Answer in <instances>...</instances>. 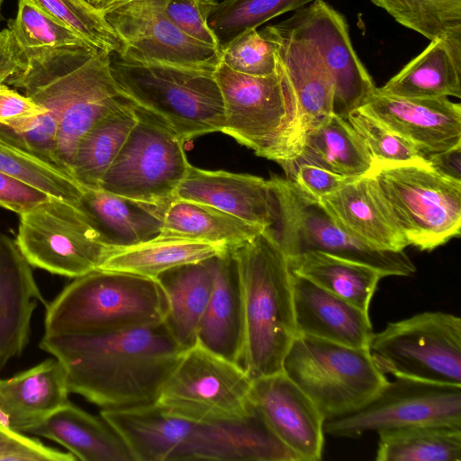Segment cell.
Here are the masks:
<instances>
[{
    "mask_svg": "<svg viewBox=\"0 0 461 461\" xmlns=\"http://www.w3.org/2000/svg\"><path fill=\"white\" fill-rule=\"evenodd\" d=\"M314 0H223L209 18L220 51L241 33L257 29L289 11H296Z\"/></svg>",
    "mask_w": 461,
    "mask_h": 461,
    "instance_id": "39",
    "label": "cell"
},
{
    "mask_svg": "<svg viewBox=\"0 0 461 461\" xmlns=\"http://www.w3.org/2000/svg\"><path fill=\"white\" fill-rule=\"evenodd\" d=\"M110 69L122 94L168 126L185 142L221 131L224 109L213 71L110 53Z\"/></svg>",
    "mask_w": 461,
    "mask_h": 461,
    "instance_id": "5",
    "label": "cell"
},
{
    "mask_svg": "<svg viewBox=\"0 0 461 461\" xmlns=\"http://www.w3.org/2000/svg\"><path fill=\"white\" fill-rule=\"evenodd\" d=\"M215 257L170 268L155 279L167 300L164 324L184 348L196 342V331L214 282Z\"/></svg>",
    "mask_w": 461,
    "mask_h": 461,
    "instance_id": "30",
    "label": "cell"
},
{
    "mask_svg": "<svg viewBox=\"0 0 461 461\" xmlns=\"http://www.w3.org/2000/svg\"><path fill=\"white\" fill-rule=\"evenodd\" d=\"M136 108L137 122L104 175L99 189L168 207L190 163L185 141L162 121Z\"/></svg>",
    "mask_w": 461,
    "mask_h": 461,
    "instance_id": "13",
    "label": "cell"
},
{
    "mask_svg": "<svg viewBox=\"0 0 461 461\" xmlns=\"http://www.w3.org/2000/svg\"><path fill=\"white\" fill-rule=\"evenodd\" d=\"M0 171L47 193L51 197L77 203L83 186L63 168L0 139Z\"/></svg>",
    "mask_w": 461,
    "mask_h": 461,
    "instance_id": "37",
    "label": "cell"
},
{
    "mask_svg": "<svg viewBox=\"0 0 461 461\" xmlns=\"http://www.w3.org/2000/svg\"><path fill=\"white\" fill-rule=\"evenodd\" d=\"M0 423L2 424L1 420H0Z\"/></svg>",
    "mask_w": 461,
    "mask_h": 461,
    "instance_id": "53",
    "label": "cell"
},
{
    "mask_svg": "<svg viewBox=\"0 0 461 461\" xmlns=\"http://www.w3.org/2000/svg\"><path fill=\"white\" fill-rule=\"evenodd\" d=\"M361 108L425 157L461 144V105L446 96L401 97L375 87Z\"/></svg>",
    "mask_w": 461,
    "mask_h": 461,
    "instance_id": "20",
    "label": "cell"
},
{
    "mask_svg": "<svg viewBox=\"0 0 461 461\" xmlns=\"http://www.w3.org/2000/svg\"><path fill=\"white\" fill-rule=\"evenodd\" d=\"M219 2V0H168L166 11L170 20L188 37L220 51L217 40L208 23Z\"/></svg>",
    "mask_w": 461,
    "mask_h": 461,
    "instance_id": "45",
    "label": "cell"
},
{
    "mask_svg": "<svg viewBox=\"0 0 461 461\" xmlns=\"http://www.w3.org/2000/svg\"><path fill=\"white\" fill-rule=\"evenodd\" d=\"M135 106L126 102L99 119L80 140L72 176L86 188L99 189L101 180L137 122Z\"/></svg>",
    "mask_w": 461,
    "mask_h": 461,
    "instance_id": "35",
    "label": "cell"
},
{
    "mask_svg": "<svg viewBox=\"0 0 461 461\" xmlns=\"http://www.w3.org/2000/svg\"><path fill=\"white\" fill-rule=\"evenodd\" d=\"M283 372L313 402L324 419L354 410L387 381L368 348L297 334Z\"/></svg>",
    "mask_w": 461,
    "mask_h": 461,
    "instance_id": "8",
    "label": "cell"
},
{
    "mask_svg": "<svg viewBox=\"0 0 461 461\" xmlns=\"http://www.w3.org/2000/svg\"><path fill=\"white\" fill-rule=\"evenodd\" d=\"M292 274L296 335L369 348L374 330L368 312Z\"/></svg>",
    "mask_w": 461,
    "mask_h": 461,
    "instance_id": "23",
    "label": "cell"
},
{
    "mask_svg": "<svg viewBox=\"0 0 461 461\" xmlns=\"http://www.w3.org/2000/svg\"><path fill=\"white\" fill-rule=\"evenodd\" d=\"M213 77L223 102L221 132L280 166L300 155L303 135L296 103L277 71L251 76L220 61Z\"/></svg>",
    "mask_w": 461,
    "mask_h": 461,
    "instance_id": "7",
    "label": "cell"
},
{
    "mask_svg": "<svg viewBox=\"0 0 461 461\" xmlns=\"http://www.w3.org/2000/svg\"><path fill=\"white\" fill-rule=\"evenodd\" d=\"M94 10L101 14H104L110 10H113L121 5L130 0H83Z\"/></svg>",
    "mask_w": 461,
    "mask_h": 461,
    "instance_id": "51",
    "label": "cell"
},
{
    "mask_svg": "<svg viewBox=\"0 0 461 461\" xmlns=\"http://www.w3.org/2000/svg\"><path fill=\"white\" fill-rule=\"evenodd\" d=\"M369 351L384 374L461 385V319L423 312L373 334Z\"/></svg>",
    "mask_w": 461,
    "mask_h": 461,
    "instance_id": "11",
    "label": "cell"
},
{
    "mask_svg": "<svg viewBox=\"0 0 461 461\" xmlns=\"http://www.w3.org/2000/svg\"><path fill=\"white\" fill-rule=\"evenodd\" d=\"M230 252L242 300L239 365L251 380L281 372L296 336L293 274L287 258L267 229Z\"/></svg>",
    "mask_w": 461,
    "mask_h": 461,
    "instance_id": "4",
    "label": "cell"
},
{
    "mask_svg": "<svg viewBox=\"0 0 461 461\" xmlns=\"http://www.w3.org/2000/svg\"><path fill=\"white\" fill-rule=\"evenodd\" d=\"M268 181L276 221L267 230L286 258L319 250L368 265L384 276H411L416 272L404 250H376L352 238L286 177L272 176Z\"/></svg>",
    "mask_w": 461,
    "mask_h": 461,
    "instance_id": "10",
    "label": "cell"
},
{
    "mask_svg": "<svg viewBox=\"0 0 461 461\" xmlns=\"http://www.w3.org/2000/svg\"><path fill=\"white\" fill-rule=\"evenodd\" d=\"M79 204L104 242L115 249L157 238L167 208L86 187H83Z\"/></svg>",
    "mask_w": 461,
    "mask_h": 461,
    "instance_id": "27",
    "label": "cell"
},
{
    "mask_svg": "<svg viewBox=\"0 0 461 461\" xmlns=\"http://www.w3.org/2000/svg\"><path fill=\"white\" fill-rule=\"evenodd\" d=\"M220 61L251 76H268L276 71L275 46L257 29L241 33L222 48Z\"/></svg>",
    "mask_w": 461,
    "mask_h": 461,
    "instance_id": "44",
    "label": "cell"
},
{
    "mask_svg": "<svg viewBox=\"0 0 461 461\" xmlns=\"http://www.w3.org/2000/svg\"><path fill=\"white\" fill-rule=\"evenodd\" d=\"M74 461L69 452L45 446L0 423V461Z\"/></svg>",
    "mask_w": 461,
    "mask_h": 461,
    "instance_id": "47",
    "label": "cell"
},
{
    "mask_svg": "<svg viewBox=\"0 0 461 461\" xmlns=\"http://www.w3.org/2000/svg\"><path fill=\"white\" fill-rule=\"evenodd\" d=\"M100 415L122 436L135 461H297L257 410L242 421L194 420L156 403L101 410Z\"/></svg>",
    "mask_w": 461,
    "mask_h": 461,
    "instance_id": "3",
    "label": "cell"
},
{
    "mask_svg": "<svg viewBox=\"0 0 461 461\" xmlns=\"http://www.w3.org/2000/svg\"><path fill=\"white\" fill-rule=\"evenodd\" d=\"M24 66L5 83L50 113L58 125V157L71 168L77 145L104 115L129 100L117 87L110 53L95 47L23 50Z\"/></svg>",
    "mask_w": 461,
    "mask_h": 461,
    "instance_id": "2",
    "label": "cell"
},
{
    "mask_svg": "<svg viewBox=\"0 0 461 461\" xmlns=\"http://www.w3.org/2000/svg\"><path fill=\"white\" fill-rule=\"evenodd\" d=\"M32 266L15 240L0 235V369L28 342L34 310L46 306Z\"/></svg>",
    "mask_w": 461,
    "mask_h": 461,
    "instance_id": "24",
    "label": "cell"
},
{
    "mask_svg": "<svg viewBox=\"0 0 461 461\" xmlns=\"http://www.w3.org/2000/svg\"><path fill=\"white\" fill-rule=\"evenodd\" d=\"M429 165L440 175L461 182V144L426 157Z\"/></svg>",
    "mask_w": 461,
    "mask_h": 461,
    "instance_id": "50",
    "label": "cell"
},
{
    "mask_svg": "<svg viewBox=\"0 0 461 461\" xmlns=\"http://www.w3.org/2000/svg\"><path fill=\"white\" fill-rule=\"evenodd\" d=\"M378 90L411 98L461 97V36H444L428 47Z\"/></svg>",
    "mask_w": 461,
    "mask_h": 461,
    "instance_id": "29",
    "label": "cell"
},
{
    "mask_svg": "<svg viewBox=\"0 0 461 461\" xmlns=\"http://www.w3.org/2000/svg\"><path fill=\"white\" fill-rule=\"evenodd\" d=\"M3 1H4V0H0V18H1V8H2Z\"/></svg>",
    "mask_w": 461,
    "mask_h": 461,
    "instance_id": "52",
    "label": "cell"
},
{
    "mask_svg": "<svg viewBox=\"0 0 461 461\" xmlns=\"http://www.w3.org/2000/svg\"><path fill=\"white\" fill-rule=\"evenodd\" d=\"M228 251V248L219 244L184 238L157 237L134 246L113 249L99 269L155 279L175 267L206 260Z\"/></svg>",
    "mask_w": 461,
    "mask_h": 461,
    "instance_id": "32",
    "label": "cell"
},
{
    "mask_svg": "<svg viewBox=\"0 0 461 461\" xmlns=\"http://www.w3.org/2000/svg\"><path fill=\"white\" fill-rule=\"evenodd\" d=\"M0 139L63 168L57 151L58 125L47 111L0 122Z\"/></svg>",
    "mask_w": 461,
    "mask_h": 461,
    "instance_id": "43",
    "label": "cell"
},
{
    "mask_svg": "<svg viewBox=\"0 0 461 461\" xmlns=\"http://www.w3.org/2000/svg\"><path fill=\"white\" fill-rule=\"evenodd\" d=\"M50 198L47 193L0 171V207L21 215Z\"/></svg>",
    "mask_w": 461,
    "mask_h": 461,
    "instance_id": "48",
    "label": "cell"
},
{
    "mask_svg": "<svg viewBox=\"0 0 461 461\" xmlns=\"http://www.w3.org/2000/svg\"><path fill=\"white\" fill-rule=\"evenodd\" d=\"M346 119L363 140L375 166L428 163L423 154L361 107L350 112Z\"/></svg>",
    "mask_w": 461,
    "mask_h": 461,
    "instance_id": "42",
    "label": "cell"
},
{
    "mask_svg": "<svg viewBox=\"0 0 461 461\" xmlns=\"http://www.w3.org/2000/svg\"><path fill=\"white\" fill-rule=\"evenodd\" d=\"M251 384L240 366L196 341L185 349L155 403L194 420L242 421L256 412Z\"/></svg>",
    "mask_w": 461,
    "mask_h": 461,
    "instance_id": "12",
    "label": "cell"
},
{
    "mask_svg": "<svg viewBox=\"0 0 461 461\" xmlns=\"http://www.w3.org/2000/svg\"><path fill=\"white\" fill-rule=\"evenodd\" d=\"M168 0H130L104 14L123 44L119 54L140 61L214 70L220 51L185 34L168 17Z\"/></svg>",
    "mask_w": 461,
    "mask_h": 461,
    "instance_id": "16",
    "label": "cell"
},
{
    "mask_svg": "<svg viewBox=\"0 0 461 461\" xmlns=\"http://www.w3.org/2000/svg\"><path fill=\"white\" fill-rule=\"evenodd\" d=\"M370 173L409 245L430 251L460 236L461 182L429 163L375 166Z\"/></svg>",
    "mask_w": 461,
    "mask_h": 461,
    "instance_id": "9",
    "label": "cell"
},
{
    "mask_svg": "<svg viewBox=\"0 0 461 461\" xmlns=\"http://www.w3.org/2000/svg\"><path fill=\"white\" fill-rule=\"evenodd\" d=\"M263 230L233 215L200 203L175 199L167 208L158 237L184 238L232 249Z\"/></svg>",
    "mask_w": 461,
    "mask_h": 461,
    "instance_id": "33",
    "label": "cell"
},
{
    "mask_svg": "<svg viewBox=\"0 0 461 461\" xmlns=\"http://www.w3.org/2000/svg\"><path fill=\"white\" fill-rule=\"evenodd\" d=\"M40 348L63 365L69 393L102 410L155 403L186 349L163 321L108 333L44 335Z\"/></svg>",
    "mask_w": 461,
    "mask_h": 461,
    "instance_id": "1",
    "label": "cell"
},
{
    "mask_svg": "<svg viewBox=\"0 0 461 461\" xmlns=\"http://www.w3.org/2000/svg\"><path fill=\"white\" fill-rule=\"evenodd\" d=\"M259 32L275 46L276 71L294 97L304 139L333 113L330 73L314 48L284 22Z\"/></svg>",
    "mask_w": 461,
    "mask_h": 461,
    "instance_id": "19",
    "label": "cell"
},
{
    "mask_svg": "<svg viewBox=\"0 0 461 461\" xmlns=\"http://www.w3.org/2000/svg\"><path fill=\"white\" fill-rule=\"evenodd\" d=\"M176 198L214 207L263 231L276 221L269 181L253 175L205 170L190 165Z\"/></svg>",
    "mask_w": 461,
    "mask_h": 461,
    "instance_id": "22",
    "label": "cell"
},
{
    "mask_svg": "<svg viewBox=\"0 0 461 461\" xmlns=\"http://www.w3.org/2000/svg\"><path fill=\"white\" fill-rule=\"evenodd\" d=\"M69 390L63 365L48 358L8 379H0V420L9 429L25 433L68 404Z\"/></svg>",
    "mask_w": 461,
    "mask_h": 461,
    "instance_id": "25",
    "label": "cell"
},
{
    "mask_svg": "<svg viewBox=\"0 0 461 461\" xmlns=\"http://www.w3.org/2000/svg\"><path fill=\"white\" fill-rule=\"evenodd\" d=\"M286 178L306 196L318 202L357 177L344 176L318 165L295 158L281 165Z\"/></svg>",
    "mask_w": 461,
    "mask_h": 461,
    "instance_id": "46",
    "label": "cell"
},
{
    "mask_svg": "<svg viewBox=\"0 0 461 461\" xmlns=\"http://www.w3.org/2000/svg\"><path fill=\"white\" fill-rule=\"evenodd\" d=\"M242 335L241 292L235 261L229 250L215 257L213 287L197 328L196 341L239 365Z\"/></svg>",
    "mask_w": 461,
    "mask_h": 461,
    "instance_id": "28",
    "label": "cell"
},
{
    "mask_svg": "<svg viewBox=\"0 0 461 461\" xmlns=\"http://www.w3.org/2000/svg\"><path fill=\"white\" fill-rule=\"evenodd\" d=\"M8 29L23 50L94 47L28 0H19L17 14L9 21Z\"/></svg>",
    "mask_w": 461,
    "mask_h": 461,
    "instance_id": "40",
    "label": "cell"
},
{
    "mask_svg": "<svg viewBox=\"0 0 461 461\" xmlns=\"http://www.w3.org/2000/svg\"><path fill=\"white\" fill-rule=\"evenodd\" d=\"M15 242L32 267L77 278L100 268L106 245L79 202L51 197L20 215Z\"/></svg>",
    "mask_w": 461,
    "mask_h": 461,
    "instance_id": "14",
    "label": "cell"
},
{
    "mask_svg": "<svg viewBox=\"0 0 461 461\" xmlns=\"http://www.w3.org/2000/svg\"><path fill=\"white\" fill-rule=\"evenodd\" d=\"M62 23L86 41L108 53H121L123 44L104 16L83 0H28Z\"/></svg>",
    "mask_w": 461,
    "mask_h": 461,
    "instance_id": "41",
    "label": "cell"
},
{
    "mask_svg": "<svg viewBox=\"0 0 461 461\" xmlns=\"http://www.w3.org/2000/svg\"><path fill=\"white\" fill-rule=\"evenodd\" d=\"M400 24L429 41L461 36V0H371Z\"/></svg>",
    "mask_w": 461,
    "mask_h": 461,
    "instance_id": "38",
    "label": "cell"
},
{
    "mask_svg": "<svg viewBox=\"0 0 461 461\" xmlns=\"http://www.w3.org/2000/svg\"><path fill=\"white\" fill-rule=\"evenodd\" d=\"M283 22L314 48L330 73L333 113L346 119L364 105L376 86L352 46L345 18L326 2L314 0Z\"/></svg>",
    "mask_w": 461,
    "mask_h": 461,
    "instance_id": "17",
    "label": "cell"
},
{
    "mask_svg": "<svg viewBox=\"0 0 461 461\" xmlns=\"http://www.w3.org/2000/svg\"><path fill=\"white\" fill-rule=\"evenodd\" d=\"M250 400L270 431L297 461L321 459L325 419L283 371L252 380Z\"/></svg>",
    "mask_w": 461,
    "mask_h": 461,
    "instance_id": "18",
    "label": "cell"
},
{
    "mask_svg": "<svg viewBox=\"0 0 461 461\" xmlns=\"http://www.w3.org/2000/svg\"><path fill=\"white\" fill-rule=\"evenodd\" d=\"M25 433L55 441L79 460L135 461L127 443L104 418H97L71 402Z\"/></svg>",
    "mask_w": 461,
    "mask_h": 461,
    "instance_id": "26",
    "label": "cell"
},
{
    "mask_svg": "<svg viewBox=\"0 0 461 461\" xmlns=\"http://www.w3.org/2000/svg\"><path fill=\"white\" fill-rule=\"evenodd\" d=\"M422 426L461 427V385L395 377L352 411L324 420V433L358 438Z\"/></svg>",
    "mask_w": 461,
    "mask_h": 461,
    "instance_id": "15",
    "label": "cell"
},
{
    "mask_svg": "<svg viewBox=\"0 0 461 461\" xmlns=\"http://www.w3.org/2000/svg\"><path fill=\"white\" fill-rule=\"evenodd\" d=\"M45 111L25 95L0 85V122L31 116Z\"/></svg>",
    "mask_w": 461,
    "mask_h": 461,
    "instance_id": "49",
    "label": "cell"
},
{
    "mask_svg": "<svg viewBox=\"0 0 461 461\" xmlns=\"http://www.w3.org/2000/svg\"><path fill=\"white\" fill-rule=\"evenodd\" d=\"M377 461H460L461 427L422 426L379 434Z\"/></svg>",
    "mask_w": 461,
    "mask_h": 461,
    "instance_id": "36",
    "label": "cell"
},
{
    "mask_svg": "<svg viewBox=\"0 0 461 461\" xmlns=\"http://www.w3.org/2000/svg\"><path fill=\"white\" fill-rule=\"evenodd\" d=\"M45 307L44 335L99 334L163 321L167 300L156 279L97 269Z\"/></svg>",
    "mask_w": 461,
    "mask_h": 461,
    "instance_id": "6",
    "label": "cell"
},
{
    "mask_svg": "<svg viewBox=\"0 0 461 461\" xmlns=\"http://www.w3.org/2000/svg\"><path fill=\"white\" fill-rule=\"evenodd\" d=\"M296 158L350 177L367 175L375 167L359 134L347 119L335 113L306 133Z\"/></svg>",
    "mask_w": 461,
    "mask_h": 461,
    "instance_id": "34",
    "label": "cell"
},
{
    "mask_svg": "<svg viewBox=\"0 0 461 461\" xmlns=\"http://www.w3.org/2000/svg\"><path fill=\"white\" fill-rule=\"evenodd\" d=\"M292 273L368 312L379 281L384 276L357 261L319 250L287 258Z\"/></svg>",
    "mask_w": 461,
    "mask_h": 461,
    "instance_id": "31",
    "label": "cell"
},
{
    "mask_svg": "<svg viewBox=\"0 0 461 461\" xmlns=\"http://www.w3.org/2000/svg\"><path fill=\"white\" fill-rule=\"evenodd\" d=\"M317 203L334 223L367 247L403 251L409 246L372 173L350 181Z\"/></svg>",
    "mask_w": 461,
    "mask_h": 461,
    "instance_id": "21",
    "label": "cell"
}]
</instances>
